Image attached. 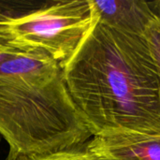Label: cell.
I'll list each match as a JSON object with an SVG mask.
<instances>
[{
	"instance_id": "cell-1",
	"label": "cell",
	"mask_w": 160,
	"mask_h": 160,
	"mask_svg": "<svg viewBox=\"0 0 160 160\" xmlns=\"http://www.w3.org/2000/svg\"><path fill=\"white\" fill-rule=\"evenodd\" d=\"M68 90L93 136L160 134V85L143 36L98 19L61 67Z\"/></svg>"
},
{
	"instance_id": "cell-2",
	"label": "cell",
	"mask_w": 160,
	"mask_h": 160,
	"mask_svg": "<svg viewBox=\"0 0 160 160\" xmlns=\"http://www.w3.org/2000/svg\"><path fill=\"white\" fill-rule=\"evenodd\" d=\"M0 136L8 159L81 147L94 137L61 66L41 50L15 51L0 63Z\"/></svg>"
},
{
	"instance_id": "cell-3",
	"label": "cell",
	"mask_w": 160,
	"mask_h": 160,
	"mask_svg": "<svg viewBox=\"0 0 160 160\" xmlns=\"http://www.w3.org/2000/svg\"><path fill=\"white\" fill-rule=\"evenodd\" d=\"M97 20L92 0L58 1L0 20V42L19 52L41 50L62 67Z\"/></svg>"
},
{
	"instance_id": "cell-4",
	"label": "cell",
	"mask_w": 160,
	"mask_h": 160,
	"mask_svg": "<svg viewBox=\"0 0 160 160\" xmlns=\"http://www.w3.org/2000/svg\"><path fill=\"white\" fill-rule=\"evenodd\" d=\"M85 149L92 160H160V134L95 136L85 144Z\"/></svg>"
},
{
	"instance_id": "cell-5",
	"label": "cell",
	"mask_w": 160,
	"mask_h": 160,
	"mask_svg": "<svg viewBox=\"0 0 160 160\" xmlns=\"http://www.w3.org/2000/svg\"><path fill=\"white\" fill-rule=\"evenodd\" d=\"M100 22L129 34L143 36L157 15L152 2L128 0H92Z\"/></svg>"
},
{
	"instance_id": "cell-6",
	"label": "cell",
	"mask_w": 160,
	"mask_h": 160,
	"mask_svg": "<svg viewBox=\"0 0 160 160\" xmlns=\"http://www.w3.org/2000/svg\"><path fill=\"white\" fill-rule=\"evenodd\" d=\"M6 160H92L89 154L85 149V145L53 153H48L44 155L31 156V157H21Z\"/></svg>"
},
{
	"instance_id": "cell-7",
	"label": "cell",
	"mask_w": 160,
	"mask_h": 160,
	"mask_svg": "<svg viewBox=\"0 0 160 160\" xmlns=\"http://www.w3.org/2000/svg\"><path fill=\"white\" fill-rule=\"evenodd\" d=\"M154 58L160 85V21L158 17L152 22L143 34Z\"/></svg>"
},
{
	"instance_id": "cell-8",
	"label": "cell",
	"mask_w": 160,
	"mask_h": 160,
	"mask_svg": "<svg viewBox=\"0 0 160 160\" xmlns=\"http://www.w3.org/2000/svg\"><path fill=\"white\" fill-rule=\"evenodd\" d=\"M15 51H17V50H15V49H13V48H11L9 46H7V45H5V44H3V43L0 42V63L8 55H9L10 53L14 52Z\"/></svg>"
},
{
	"instance_id": "cell-9",
	"label": "cell",
	"mask_w": 160,
	"mask_h": 160,
	"mask_svg": "<svg viewBox=\"0 0 160 160\" xmlns=\"http://www.w3.org/2000/svg\"><path fill=\"white\" fill-rule=\"evenodd\" d=\"M152 7L154 8V11H155L157 17L158 18V20L160 21V1L152 2Z\"/></svg>"
},
{
	"instance_id": "cell-10",
	"label": "cell",
	"mask_w": 160,
	"mask_h": 160,
	"mask_svg": "<svg viewBox=\"0 0 160 160\" xmlns=\"http://www.w3.org/2000/svg\"><path fill=\"white\" fill-rule=\"evenodd\" d=\"M2 18H3V15H2V14H0V20H1Z\"/></svg>"
}]
</instances>
